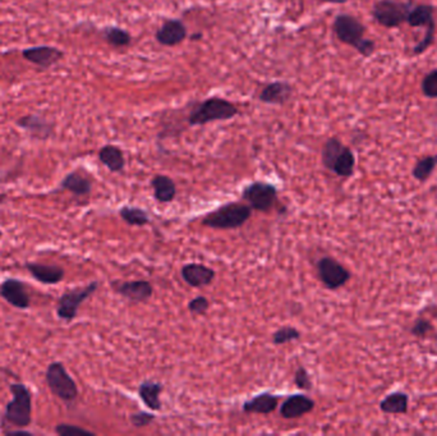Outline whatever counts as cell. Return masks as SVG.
Masks as SVG:
<instances>
[{
    "label": "cell",
    "instance_id": "6da1fadb",
    "mask_svg": "<svg viewBox=\"0 0 437 436\" xmlns=\"http://www.w3.org/2000/svg\"><path fill=\"white\" fill-rule=\"evenodd\" d=\"M9 390L13 400L8 402L4 413L1 416L3 432L9 430V427L24 429L30 426L32 421V394L29 387L22 382L11 384Z\"/></svg>",
    "mask_w": 437,
    "mask_h": 436
},
{
    "label": "cell",
    "instance_id": "7a4b0ae2",
    "mask_svg": "<svg viewBox=\"0 0 437 436\" xmlns=\"http://www.w3.org/2000/svg\"><path fill=\"white\" fill-rule=\"evenodd\" d=\"M333 30L340 41L352 46L361 56L368 58L376 50V43L364 37L366 27L363 24L351 14L336 16L333 24Z\"/></svg>",
    "mask_w": 437,
    "mask_h": 436
},
{
    "label": "cell",
    "instance_id": "3957f363",
    "mask_svg": "<svg viewBox=\"0 0 437 436\" xmlns=\"http://www.w3.org/2000/svg\"><path fill=\"white\" fill-rule=\"evenodd\" d=\"M238 108L229 100L223 98H209L191 111L189 126H205L216 121H229L237 117Z\"/></svg>",
    "mask_w": 437,
    "mask_h": 436
},
{
    "label": "cell",
    "instance_id": "277c9868",
    "mask_svg": "<svg viewBox=\"0 0 437 436\" xmlns=\"http://www.w3.org/2000/svg\"><path fill=\"white\" fill-rule=\"evenodd\" d=\"M252 216V208L242 203H231L214 210L202 219V224L213 229H237L244 225Z\"/></svg>",
    "mask_w": 437,
    "mask_h": 436
},
{
    "label": "cell",
    "instance_id": "5b68a950",
    "mask_svg": "<svg viewBox=\"0 0 437 436\" xmlns=\"http://www.w3.org/2000/svg\"><path fill=\"white\" fill-rule=\"evenodd\" d=\"M45 381L50 392L66 403H73L79 397V387L67 369L59 361L49 363Z\"/></svg>",
    "mask_w": 437,
    "mask_h": 436
},
{
    "label": "cell",
    "instance_id": "8992f818",
    "mask_svg": "<svg viewBox=\"0 0 437 436\" xmlns=\"http://www.w3.org/2000/svg\"><path fill=\"white\" fill-rule=\"evenodd\" d=\"M412 4L401 3L396 0H377L372 6V17L378 25L386 29H395L407 24L408 14Z\"/></svg>",
    "mask_w": 437,
    "mask_h": 436
},
{
    "label": "cell",
    "instance_id": "52a82bcc",
    "mask_svg": "<svg viewBox=\"0 0 437 436\" xmlns=\"http://www.w3.org/2000/svg\"><path fill=\"white\" fill-rule=\"evenodd\" d=\"M99 288V283L91 282L86 287L71 289L61 295L56 305V315L61 320L72 321L76 319L79 308L84 302L90 298Z\"/></svg>",
    "mask_w": 437,
    "mask_h": 436
},
{
    "label": "cell",
    "instance_id": "ba28073f",
    "mask_svg": "<svg viewBox=\"0 0 437 436\" xmlns=\"http://www.w3.org/2000/svg\"><path fill=\"white\" fill-rule=\"evenodd\" d=\"M242 198L248 203L252 210L267 213L278 198V190L275 186L266 182H253L243 190Z\"/></svg>",
    "mask_w": 437,
    "mask_h": 436
},
{
    "label": "cell",
    "instance_id": "9c48e42d",
    "mask_svg": "<svg viewBox=\"0 0 437 436\" xmlns=\"http://www.w3.org/2000/svg\"><path fill=\"white\" fill-rule=\"evenodd\" d=\"M317 273L322 284L331 290L344 287L352 277L351 271L348 270L346 266L340 264L338 260L328 256L318 260Z\"/></svg>",
    "mask_w": 437,
    "mask_h": 436
},
{
    "label": "cell",
    "instance_id": "30bf717a",
    "mask_svg": "<svg viewBox=\"0 0 437 436\" xmlns=\"http://www.w3.org/2000/svg\"><path fill=\"white\" fill-rule=\"evenodd\" d=\"M111 288L114 289L116 293L134 303H144L149 301L154 293L151 283L147 280H129V282L114 280L111 282Z\"/></svg>",
    "mask_w": 437,
    "mask_h": 436
},
{
    "label": "cell",
    "instance_id": "8fae6325",
    "mask_svg": "<svg viewBox=\"0 0 437 436\" xmlns=\"http://www.w3.org/2000/svg\"><path fill=\"white\" fill-rule=\"evenodd\" d=\"M0 297L13 308L27 310L31 306V298L22 280L8 278L0 284Z\"/></svg>",
    "mask_w": 437,
    "mask_h": 436
},
{
    "label": "cell",
    "instance_id": "7c38bea8",
    "mask_svg": "<svg viewBox=\"0 0 437 436\" xmlns=\"http://www.w3.org/2000/svg\"><path fill=\"white\" fill-rule=\"evenodd\" d=\"M187 27L179 19H168L156 31V40L164 46H176L187 37Z\"/></svg>",
    "mask_w": 437,
    "mask_h": 436
},
{
    "label": "cell",
    "instance_id": "4fadbf2b",
    "mask_svg": "<svg viewBox=\"0 0 437 436\" xmlns=\"http://www.w3.org/2000/svg\"><path fill=\"white\" fill-rule=\"evenodd\" d=\"M26 61L39 66L41 68H49L54 66L55 63L59 62L63 58V51L53 46H35L30 49H24L22 51Z\"/></svg>",
    "mask_w": 437,
    "mask_h": 436
},
{
    "label": "cell",
    "instance_id": "5bb4252c",
    "mask_svg": "<svg viewBox=\"0 0 437 436\" xmlns=\"http://www.w3.org/2000/svg\"><path fill=\"white\" fill-rule=\"evenodd\" d=\"M24 268L29 270L32 278L37 282L49 285H54L64 279L66 271L56 265H44L39 263H26Z\"/></svg>",
    "mask_w": 437,
    "mask_h": 436
},
{
    "label": "cell",
    "instance_id": "9a60e30c",
    "mask_svg": "<svg viewBox=\"0 0 437 436\" xmlns=\"http://www.w3.org/2000/svg\"><path fill=\"white\" fill-rule=\"evenodd\" d=\"M181 273H182L183 280L194 288L206 287L215 279V271L211 268H209L206 265L196 264V263L184 265Z\"/></svg>",
    "mask_w": 437,
    "mask_h": 436
},
{
    "label": "cell",
    "instance_id": "2e32d148",
    "mask_svg": "<svg viewBox=\"0 0 437 436\" xmlns=\"http://www.w3.org/2000/svg\"><path fill=\"white\" fill-rule=\"evenodd\" d=\"M315 408V402L303 394H294L280 407V416L284 418H299Z\"/></svg>",
    "mask_w": 437,
    "mask_h": 436
},
{
    "label": "cell",
    "instance_id": "e0dca14e",
    "mask_svg": "<svg viewBox=\"0 0 437 436\" xmlns=\"http://www.w3.org/2000/svg\"><path fill=\"white\" fill-rule=\"evenodd\" d=\"M293 95V86L288 82H271L263 87L260 93V100L266 104H286Z\"/></svg>",
    "mask_w": 437,
    "mask_h": 436
},
{
    "label": "cell",
    "instance_id": "ac0fdd59",
    "mask_svg": "<svg viewBox=\"0 0 437 436\" xmlns=\"http://www.w3.org/2000/svg\"><path fill=\"white\" fill-rule=\"evenodd\" d=\"M279 405V397L271 393H261L253 397L252 400L244 402L243 412L244 413H258L268 415L276 410Z\"/></svg>",
    "mask_w": 437,
    "mask_h": 436
},
{
    "label": "cell",
    "instance_id": "d6986e66",
    "mask_svg": "<svg viewBox=\"0 0 437 436\" xmlns=\"http://www.w3.org/2000/svg\"><path fill=\"white\" fill-rule=\"evenodd\" d=\"M154 197L160 203H171L176 195V186L174 181L168 177L159 174L155 176L151 181Z\"/></svg>",
    "mask_w": 437,
    "mask_h": 436
},
{
    "label": "cell",
    "instance_id": "ffe728a7",
    "mask_svg": "<svg viewBox=\"0 0 437 436\" xmlns=\"http://www.w3.org/2000/svg\"><path fill=\"white\" fill-rule=\"evenodd\" d=\"M161 392H163V385L158 381L146 380L141 382L139 387V395H140L141 400L151 411L161 410V400H160Z\"/></svg>",
    "mask_w": 437,
    "mask_h": 436
},
{
    "label": "cell",
    "instance_id": "44dd1931",
    "mask_svg": "<svg viewBox=\"0 0 437 436\" xmlns=\"http://www.w3.org/2000/svg\"><path fill=\"white\" fill-rule=\"evenodd\" d=\"M61 188L67 190L74 196L85 197L91 193L92 183L90 179L79 172L69 173L61 181Z\"/></svg>",
    "mask_w": 437,
    "mask_h": 436
},
{
    "label": "cell",
    "instance_id": "7402d4cb",
    "mask_svg": "<svg viewBox=\"0 0 437 436\" xmlns=\"http://www.w3.org/2000/svg\"><path fill=\"white\" fill-rule=\"evenodd\" d=\"M99 160L110 172L119 173L126 166V159L121 148L114 145H106L99 151Z\"/></svg>",
    "mask_w": 437,
    "mask_h": 436
},
{
    "label": "cell",
    "instance_id": "603a6c76",
    "mask_svg": "<svg viewBox=\"0 0 437 436\" xmlns=\"http://www.w3.org/2000/svg\"><path fill=\"white\" fill-rule=\"evenodd\" d=\"M435 8L430 4H418L411 9L408 14L407 24L411 27H430L436 26L435 19Z\"/></svg>",
    "mask_w": 437,
    "mask_h": 436
},
{
    "label": "cell",
    "instance_id": "cb8c5ba5",
    "mask_svg": "<svg viewBox=\"0 0 437 436\" xmlns=\"http://www.w3.org/2000/svg\"><path fill=\"white\" fill-rule=\"evenodd\" d=\"M17 123L21 128L26 129L27 132H30L31 135L35 136L37 138H41V140L50 137V133L53 131L51 124L37 116H26V117L21 118Z\"/></svg>",
    "mask_w": 437,
    "mask_h": 436
},
{
    "label": "cell",
    "instance_id": "d4e9b609",
    "mask_svg": "<svg viewBox=\"0 0 437 436\" xmlns=\"http://www.w3.org/2000/svg\"><path fill=\"white\" fill-rule=\"evenodd\" d=\"M409 397L403 392L388 394L380 402V410L388 415H404L408 412Z\"/></svg>",
    "mask_w": 437,
    "mask_h": 436
},
{
    "label": "cell",
    "instance_id": "484cf974",
    "mask_svg": "<svg viewBox=\"0 0 437 436\" xmlns=\"http://www.w3.org/2000/svg\"><path fill=\"white\" fill-rule=\"evenodd\" d=\"M354 166H356V156L353 154L352 150L346 146L343 148L339 158L335 161L331 172L335 173L338 177H341V178H349L354 173Z\"/></svg>",
    "mask_w": 437,
    "mask_h": 436
},
{
    "label": "cell",
    "instance_id": "4316f807",
    "mask_svg": "<svg viewBox=\"0 0 437 436\" xmlns=\"http://www.w3.org/2000/svg\"><path fill=\"white\" fill-rule=\"evenodd\" d=\"M344 148L346 146L343 145V142L340 141L339 138H336V137L328 138V141L325 142L323 148H322V166L331 172L335 161L339 158V155L341 154Z\"/></svg>",
    "mask_w": 437,
    "mask_h": 436
},
{
    "label": "cell",
    "instance_id": "83f0119b",
    "mask_svg": "<svg viewBox=\"0 0 437 436\" xmlns=\"http://www.w3.org/2000/svg\"><path fill=\"white\" fill-rule=\"evenodd\" d=\"M119 216L123 220L127 223L128 225H132V227H144L150 221L149 214L145 210L140 209V208L123 206L119 210Z\"/></svg>",
    "mask_w": 437,
    "mask_h": 436
},
{
    "label": "cell",
    "instance_id": "f1b7e54d",
    "mask_svg": "<svg viewBox=\"0 0 437 436\" xmlns=\"http://www.w3.org/2000/svg\"><path fill=\"white\" fill-rule=\"evenodd\" d=\"M437 161L435 156H425L419 159L413 168V177L419 182H426L431 177L432 172L436 168Z\"/></svg>",
    "mask_w": 437,
    "mask_h": 436
},
{
    "label": "cell",
    "instance_id": "f546056e",
    "mask_svg": "<svg viewBox=\"0 0 437 436\" xmlns=\"http://www.w3.org/2000/svg\"><path fill=\"white\" fill-rule=\"evenodd\" d=\"M104 37L105 40L116 48H123L128 46L132 41V36L129 35V32L119 29V27H108L104 30Z\"/></svg>",
    "mask_w": 437,
    "mask_h": 436
},
{
    "label": "cell",
    "instance_id": "4dcf8cb0",
    "mask_svg": "<svg viewBox=\"0 0 437 436\" xmlns=\"http://www.w3.org/2000/svg\"><path fill=\"white\" fill-rule=\"evenodd\" d=\"M301 338V332L294 326H283L273 334V343L276 345L291 343L293 340Z\"/></svg>",
    "mask_w": 437,
    "mask_h": 436
},
{
    "label": "cell",
    "instance_id": "1f68e13d",
    "mask_svg": "<svg viewBox=\"0 0 437 436\" xmlns=\"http://www.w3.org/2000/svg\"><path fill=\"white\" fill-rule=\"evenodd\" d=\"M421 88L426 98H437V69H432L426 74L421 83Z\"/></svg>",
    "mask_w": 437,
    "mask_h": 436
},
{
    "label": "cell",
    "instance_id": "d6a6232c",
    "mask_svg": "<svg viewBox=\"0 0 437 436\" xmlns=\"http://www.w3.org/2000/svg\"><path fill=\"white\" fill-rule=\"evenodd\" d=\"M55 434L59 436H94L92 431L86 430L74 425L59 424L55 427Z\"/></svg>",
    "mask_w": 437,
    "mask_h": 436
},
{
    "label": "cell",
    "instance_id": "836d02e7",
    "mask_svg": "<svg viewBox=\"0 0 437 436\" xmlns=\"http://www.w3.org/2000/svg\"><path fill=\"white\" fill-rule=\"evenodd\" d=\"M432 325L431 323L428 321V320L422 319V318H419V319L416 320L414 321V324H413L412 329H411V333H412L414 337H418V338H423L426 337L428 333L431 332Z\"/></svg>",
    "mask_w": 437,
    "mask_h": 436
},
{
    "label": "cell",
    "instance_id": "e575fe53",
    "mask_svg": "<svg viewBox=\"0 0 437 436\" xmlns=\"http://www.w3.org/2000/svg\"><path fill=\"white\" fill-rule=\"evenodd\" d=\"M209 308H210V302L204 295L196 297L189 303V310L194 315H204L209 310Z\"/></svg>",
    "mask_w": 437,
    "mask_h": 436
},
{
    "label": "cell",
    "instance_id": "d590c367",
    "mask_svg": "<svg viewBox=\"0 0 437 436\" xmlns=\"http://www.w3.org/2000/svg\"><path fill=\"white\" fill-rule=\"evenodd\" d=\"M155 421V415L150 412H137L131 416V422L134 427H145Z\"/></svg>",
    "mask_w": 437,
    "mask_h": 436
},
{
    "label": "cell",
    "instance_id": "8d00e7d4",
    "mask_svg": "<svg viewBox=\"0 0 437 436\" xmlns=\"http://www.w3.org/2000/svg\"><path fill=\"white\" fill-rule=\"evenodd\" d=\"M294 384L302 390H310L312 387V381L310 379V375L307 372V370L304 367H299L294 376Z\"/></svg>",
    "mask_w": 437,
    "mask_h": 436
},
{
    "label": "cell",
    "instance_id": "74e56055",
    "mask_svg": "<svg viewBox=\"0 0 437 436\" xmlns=\"http://www.w3.org/2000/svg\"><path fill=\"white\" fill-rule=\"evenodd\" d=\"M323 3H331V4H346L348 0H320Z\"/></svg>",
    "mask_w": 437,
    "mask_h": 436
},
{
    "label": "cell",
    "instance_id": "f35d334b",
    "mask_svg": "<svg viewBox=\"0 0 437 436\" xmlns=\"http://www.w3.org/2000/svg\"><path fill=\"white\" fill-rule=\"evenodd\" d=\"M435 158H436V161H437V155H435Z\"/></svg>",
    "mask_w": 437,
    "mask_h": 436
}]
</instances>
